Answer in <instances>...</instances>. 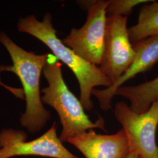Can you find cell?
<instances>
[{
	"instance_id": "6da1fadb",
	"label": "cell",
	"mask_w": 158,
	"mask_h": 158,
	"mask_svg": "<svg viewBox=\"0 0 158 158\" xmlns=\"http://www.w3.org/2000/svg\"><path fill=\"white\" fill-rule=\"evenodd\" d=\"M52 21V17L49 12L45 15L42 21L38 20L34 15H29L19 19L18 29L42 42L57 60L62 61L72 70L79 83L80 101L85 110L91 111L94 107L91 96L94 87L103 86L107 89L113 83L102 73L98 66L83 59L58 38Z\"/></svg>"
},
{
	"instance_id": "7a4b0ae2",
	"label": "cell",
	"mask_w": 158,
	"mask_h": 158,
	"mask_svg": "<svg viewBox=\"0 0 158 158\" xmlns=\"http://www.w3.org/2000/svg\"><path fill=\"white\" fill-rule=\"evenodd\" d=\"M0 42L10 53L13 63L0 66V72H11L20 80L27 103L20 123L29 132L35 133L42 130L51 117V113L43 106L40 94V77L49 54L36 55L25 51L4 32H0Z\"/></svg>"
},
{
	"instance_id": "3957f363",
	"label": "cell",
	"mask_w": 158,
	"mask_h": 158,
	"mask_svg": "<svg viewBox=\"0 0 158 158\" xmlns=\"http://www.w3.org/2000/svg\"><path fill=\"white\" fill-rule=\"evenodd\" d=\"M42 72L48 86L42 91V102L58 114L62 125L59 138L63 143L89 130L99 128L107 132L104 119L99 115L93 122L81 101L69 89L63 77L61 64L54 55L49 54Z\"/></svg>"
},
{
	"instance_id": "277c9868",
	"label": "cell",
	"mask_w": 158,
	"mask_h": 158,
	"mask_svg": "<svg viewBox=\"0 0 158 158\" xmlns=\"http://www.w3.org/2000/svg\"><path fill=\"white\" fill-rule=\"evenodd\" d=\"M110 1H81L87 12L86 22L80 28H72L63 43L87 62L99 66L104 48L107 8Z\"/></svg>"
},
{
	"instance_id": "5b68a950",
	"label": "cell",
	"mask_w": 158,
	"mask_h": 158,
	"mask_svg": "<svg viewBox=\"0 0 158 158\" xmlns=\"http://www.w3.org/2000/svg\"><path fill=\"white\" fill-rule=\"evenodd\" d=\"M117 121L124 130L129 143V152L139 158H158L156 130L158 99L145 113L134 112L126 102L116 103L114 110Z\"/></svg>"
},
{
	"instance_id": "8992f818",
	"label": "cell",
	"mask_w": 158,
	"mask_h": 158,
	"mask_svg": "<svg viewBox=\"0 0 158 158\" xmlns=\"http://www.w3.org/2000/svg\"><path fill=\"white\" fill-rule=\"evenodd\" d=\"M127 21V17L119 15L107 18L104 48L98 67L113 84L125 73L136 56L130 40Z\"/></svg>"
},
{
	"instance_id": "52a82bcc",
	"label": "cell",
	"mask_w": 158,
	"mask_h": 158,
	"mask_svg": "<svg viewBox=\"0 0 158 158\" xmlns=\"http://www.w3.org/2000/svg\"><path fill=\"white\" fill-rule=\"evenodd\" d=\"M27 135L21 130L4 129L0 132V158L17 156H40L51 158H79L63 145L57 134V125L39 138L27 141Z\"/></svg>"
},
{
	"instance_id": "ba28073f",
	"label": "cell",
	"mask_w": 158,
	"mask_h": 158,
	"mask_svg": "<svg viewBox=\"0 0 158 158\" xmlns=\"http://www.w3.org/2000/svg\"><path fill=\"white\" fill-rule=\"evenodd\" d=\"M132 46L136 56L125 73L110 87L94 89L92 91V95L96 97L100 107L105 111L111 108L112 100L118 88L137 74L151 69L158 62V35L134 43Z\"/></svg>"
},
{
	"instance_id": "9c48e42d",
	"label": "cell",
	"mask_w": 158,
	"mask_h": 158,
	"mask_svg": "<svg viewBox=\"0 0 158 158\" xmlns=\"http://www.w3.org/2000/svg\"><path fill=\"white\" fill-rule=\"evenodd\" d=\"M85 158H124L129 152V143L124 130L110 135L97 134L90 130L70 138Z\"/></svg>"
},
{
	"instance_id": "30bf717a",
	"label": "cell",
	"mask_w": 158,
	"mask_h": 158,
	"mask_svg": "<svg viewBox=\"0 0 158 158\" xmlns=\"http://www.w3.org/2000/svg\"><path fill=\"white\" fill-rule=\"evenodd\" d=\"M115 95L128 99L130 107L134 112L138 114L145 113L158 99V76L140 85H122L116 90Z\"/></svg>"
},
{
	"instance_id": "8fae6325",
	"label": "cell",
	"mask_w": 158,
	"mask_h": 158,
	"mask_svg": "<svg viewBox=\"0 0 158 158\" xmlns=\"http://www.w3.org/2000/svg\"><path fill=\"white\" fill-rule=\"evenodd\" d=\"M132 44L158 35V2L153 1L140 10L138 23L128 28Z\"/></svg>"
},
{
	"instance_id": "7c38bea8",
	"label": "cell",
	"mask_w": 158,
	"mask_h": 158,
	"mask_svg": "<svg viewBox=\"0 0 158 158\" xmlns=\"http://www.w3.org/2000/svg\"><path fill=\"white\" fill-rule=\"evenodd\" d=\"M150 0H111L107 8V15H119L127 17L132 12L133 9L139 4L152 2Z\"/></svg>"
},
{
	"instance_id": "4fadbf2b",
	"label": "cell",
	"mask_w": 158,
	"mask_h": 158,
	"mask_svg": "<svg viewBox=\"0 0 158 158\" xmlns=\"http://www.w3.org/2000/svg\"><path fill=\"white\" fill-rule=\"evenodd\" d=\"M0 85H2V86H4L7 89H8V90H10L11 91H12V93H13L14 95H15L17 97H18L23 98V92H21V91H22L21 90H20V89H14V88L6 86V85H4V84L1 81V80H0Z\"/></svg>"
},
{
	"instance_id": "5bb4252c",
	"label": "cell",
	"mask_w": 158,
	"mask_h": 158,
	"mask_svg": "<svg viewBox=\"0 0 158 158\" xmlns=\"http://www.w3.org/2000/svg\"><path fill=\"white\" fill-rule=\"evenodd\" d=\"M124 158H139V157L137 156L136 155L134 154V153L128 152V153Z\"/></svg>"
}]
</instances>
